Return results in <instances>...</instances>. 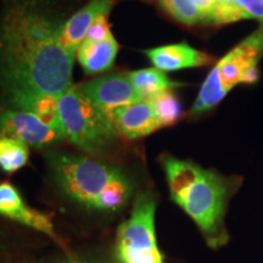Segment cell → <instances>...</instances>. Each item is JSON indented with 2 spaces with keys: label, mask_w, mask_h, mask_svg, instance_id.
Wrapping results in <instances>:
<instances>
[{
  "label": "cell",
  "mask_w": 263,
  "mask_h": 263,
  "mask_svg": "<svg viewBox=\"0 0 263 263\" xmlns=\"http://www.w3.org/2000/svg\"><path fill=\"white\" fill-rule=\"evenodd\" d=\"M62 24L44 6L15 2L0 20V85L61 97L72 87L73 57L62 48Z\"/></svg>",
  "instance_id": "1"
},
{
  "label": "cell",
  "mask_w": 263,
  "mask_h": 263,
  "mask_svg": "<svg viewBox=\"0 0 263 263\" xmlns=\"http://www.w3.org/2000/svg\"><path fill=\"white\" fill-rule=\"evenodd\" d=\"M47 161L61 193L84 209L112 215L129 202L134 185L118 167L60 151L47 154Z\"/></svg>",
  "instance_id": "2"
},
{
  "label": "cell",
  "mask_w": 263,
  "mask_h": 263,
  "mask_svg": "<svg viewBox=\"0 0 263 263\" xmlns=\"http://www.w3.org/2000/svg\"><path fill=\"white\" fill-rule=\"evenodd\" d=\"M162 166L171 197L182 207L211 248L228 241L224 228V210L230 184L221 174L203 170L190 161L164 155Z\"/></svg>",
  "instance_id": "3"
},
{
  "label": "cell",
  "mask_w": 263,
  "mask_h": 263,
  "mask_svg": "<svg viewBox=\"0 0 263 263\" xmlns=\"http://www.w3.org/2000/svg\"><path fill=\"white\" fill-rule=\"evenodd\" d=\"M59 115L65 139L90 154L106 151L117 139V130L105 115L72 85L59 99Z\"/></svg>",
  "instance_id": "4"
},
{
  "label": "cell",
  "mask_w": 263,
  "mask_h": 263,
  "mask_svg": "<svg viewBox=\"0 0 263 263\" xmlns=\"http://www.w3.org/2000/svg\"><path fill=\"white\" fill-rule=\"evenodd\" d=\"M156 206L151 193L137 196L129 217L116 233L115 257L118 263H163L156 239Z\"/></svg>",
  "instance_id": "5"
},
{
  "label": "cell",
  "mask_w": 263,
  "mask_h": 263,
  "mask_svg": "<svg viewBox=\"0 0 263 263\" xmlns=\"http://www.w3.org/2000/svg\"><path fill=\"white\" fill-rule=\"evenodd\" d=\"M78 88L111 122L118 108L143 100L130 83L128 74L101 76L88 83L78 85Z\"/></svg>",
  "instance_id": "6"
},
{
  "label": "cell",
  "mask_w": 263,
  "mask_h": 263,
  "mask_svg": "<svg viewBox=\"0 0 263 263\" xmlns=\"http://www.w3.org/2000/svg\"><path fill=\"white\" fill-rule=\"evenodd\" d=\"M3 137L14 138L34 147L52 146L65 139L34 115L10 107L0 110V138Z\"/></svg>",
  "instance_id": "7"
},
{
  "label": "cell",
  "mask_w": 263,
  "mask_h": 263,
  "mask_svg": "<svg viewBox=\"0 0 263 263\" xmlns=\"http://www.w3.org/2000/svg\"><path fill=\"white\" fill-rule=\"evenodd\" d=\"M0 216L37 230L54 240L57 244L64 245L55 230L51 216L32 209L25 201L18 189L9 182L0 183Z\"/></svg>",
  "instance_id": "8"
},
{
  "label": "cell",
  "mask_w": 263,
  "mask_h": 263,
  "mask_svg": "<svg viewBox=\"0 0 263 263\" xmlns=\"http://www.w3.org/2000/svg\"><path fill=\"white\" fill-rule=\"evenodd\" d=\"M112 6L114 0H90L78 10L72 17L62 24L59 37L62 48L74 58L95 20L101 15H110Z\"/></svg>",
  "instance_id": "9"
},
{
  "label": "cell",
  "mask_w": 263,
  "mask_h": 263,
  "mask_svg": "<svg viewBox=\"0 0 263 263\" xmlns=\"http://www.w3.org/2000/svg\"><path fill=\"white\" fill-rule=\"evenodd\" d=\"M4 94L10 108L34 115L49 127L54 128L62 134L60 115H59V99L60 97L27 89L6 90Z\"/></svg>",
  "instance_id": "10"
},
{
  "label": "cell",
  "mask_w": 263,
  "mask_h": 263,
  "mask_svg": "<svg viewBox=\"0 0 263 263\" xmlns=\"http://www.w3.org/2000/svg\"><path fill=\"white\" fill-rule=\"evenodd\" d=\"M112 124L117 133L128 140L146 137L161 128L149 100H141L118 108L112 116Z\"/></svg>",
  "instance_id": "11"
},
{
  "label": "cell",
  "mask_w": 263,
  "mask_h": 263,
  "mask_svg": "<svg viewBox=\"0 0 263 263\" xmlns=\"http://www.w3.org/2000/svg\"><path fill=\"white\" fill-rule=\"evenodd\" d=\"M144 52L149 58L151 64L163 72L201 67L213 61L209 54L196 50L186 43L163 45V47L149 49Z\"/></svg>",
  "instance_id": "12"
},
{
  "label": "cell",
  "mask_w": 263,
  "mask_h": 263,
  "mask_svg": "<svg viewBox=\"0 0 263 263\" xmlns=\"http://www.w3.org/2000/svg\"><path fill=\"white\" fill-rule=\"evenodd\" d=\"M120 45L114 34L101 42L84 41L77 50V59L88 74H98L110 70L116 60Z\"/></svg>",
  "instance_id": "13"
},
{
  "label": "cell",
  "mask_w": 263,
  "mask_h": 263,
  "mask_svg": "<svg viewBox=\"0 0 263 263\" xmlns=\"http://www.w3.org/2000/svg\"><path fill=\"white\" fill-rule=\"evenodd\" d=\"M134 89L143 100H150L166 90L179 87L180 83L170 80L167 74L159 68H143L127 73Z\"/></svg>",
  "instance_id": "14"
},
{
  "label": "cell",
  "mask_w": 263,
  "mask_h": 263,
  "mask_svg": "<svg viewBox=\"0 0 263 263\" xmlns=\"http://www.w3.org/2000/svg\"><path fill=\"white\" fill-rule=\"evenodd\" d=\"M227 93H228V90L223 87L221 78H219L218 67L216 65L210 72V74L207 76L206 81L203 82L195 104L190 111V115L196 116V115H201L211 110L221 103V100L226 97Z\"/></svg>",
  "instance_id": "15"
},
{
  "label": "cell",
  "mask_w": 263,
  "mask_h": 263,
  "mask_svg": "<svg viewBox=\"0 0 263 263\" xmlns=\"http://www.w3.org/2000/svg\"><path fill=\"white\" fill-rule=\"evenodd\" d=\"M29 147L14 138H0V170L12 174L28 163Z\"/></svg>",
  "instance_id": "16"
},
{
  "label": "cell",
  "mask_w": 263,
  "mask_h": 263,
  "mask_svg": "<svg viewBox=\"0 0 263 263\" xmlns=\"http://www.w3.org/2000/svg\"><path fill=\"white\" fill-rule=\"evenodd\" d=\"M161 128L176 124L183 115L182 104L172 90H166L150 99Z\"/></svg>",
  "instance_id": "17"
},
{
  "label": "cell",
  "mask_w": 263,
  "mask_h": 263,
  "mask_svg": "<svg viewBox=\"0 0 263 263\" xmlns=\"http://www.w3.org/2000/svg\"><path fill=\"white\" fill-rule=\"evenodd\" d=\"M161 8L174 20L186 26L205 22L201 10L195 0H159Z\"/></svg>",
  "instance_id": "18"
},
{
  "label": "cell",
  "mask_w": 263,
  "mask_h": 263,
  "mask_svg": "<svg viewBox=\"0 0 263 263\" xmlns=\"http://www.w3.org/2000/svg\"><path fill=\"white\" fill-rule=\"evenodd\" d=\"M235 10L240 20L263 18V0H224Z\"/></svg>",
  "instance_id": "19"
},
{
  "label": "cell",
  "mask_w": 263,
  "mask_h": 263,
  "mask_svg": "<svg viewBox=\"0 0 263 263\" xmlns=\"http://www.w3.org/2000/svg\"><path fill=\"white\" fill-rule=\"evenodd\" d=\"M107 17L108 15L99 16V17L94 21V24L91 25V27L89 28V31H88L87 37H85L84 41L101 42L104 41V39H106L110 34H112L110 25H108Z\"/></svg>",
  "instance_id": "20"
},
{
  "label": "cell",
  "mask_w": 263,
  "mask_h": 263,
  "mask_svg": "<svg viewBox=\"0 0 263 263\" xmlns=\"http://www.w3.org/2000/svg\"><path fill=\"white\" fill-rule=\"evenodd\" d=\"M258 77H259V72H258L257 65L251 66V67H249L248 70L244 72V74H242V78H241V82H240V83L254 84L258 81Z\"/></svg>",
  "instance_id": "21"
},
{
  "label": "cell",
  "mask_w": 263,
  "mask_h": 263,
  "mask_svg": "<svg viewBox=\"0 0 263 263\" xmlns=\"http://www.w3.org/2000/svg\"><path fill=\"white\" fill-rule=\"evenodd\" d=\"M62 263H88V262H84V261H80V259H70V261H65Z\"/></svg>",
  "instance_id": "22"
},
{
  "label": "cell",
  "mask_w": 263,
  "mask_h": 263,
  "mask_svg": "<svg viewBox=\"0 0 263 263\" xmlns=\"http://www.w3.org/2000/svg\"><path fill=\"white\" fill-rule=\"evenodd\" d=\"M262 31H263V28H262Z\"/></svg>",
  "instance_id": "23"
}]
</instances>
